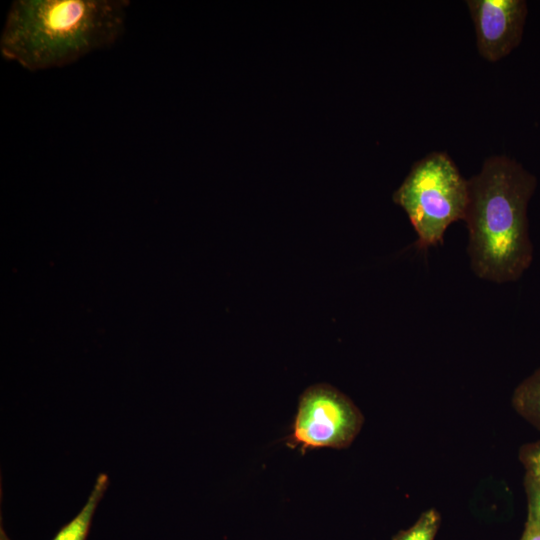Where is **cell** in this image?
<instances>
[{
  "instance_id": "8",
  "label": "cell",
  "mask_w": 540,
  "mask_h": 540,
  "mask_svg": "<svg viewBox=\"0 0 540 540\" xmlns=\"http://www.w3.org/2000/svg\"><path fill=\"white\" fill-rule=\"evenodd\" d=\"M439 526V515L428 510L409 529L398 533L393 540H433Z\"/></svg>"
},
{
  "instance_id": "6",
  "label": "cell",
  "mask_w": 540,
  "mask_h": 540,
  "mask_svg": "<svg viewBox=\"0 0 540 540\" xmlns=\"http://www.w3.org/2000/svg\"><path fill=\"white\" fill-rule=\"evenodd\" d=\"M108 477L99 474L93 489L78 514L65 524L52 540H86L95 510L107 487Z\"/></svg>"
},
{
  "instance_id": "2",
  "label": "cell",
  "mask_w": 540,
  "mask_h": 540,
  "mask_svg": "<svg viewBox=\"0 0 540 540\" xmlns=\"http://www.w3.org/2000/svg\"><path fill=\"white\" fill-rule=\"evenodd\" d=\"M127 0H16L0 37L1 55L29 71L69 65L112 46L124 31Z\"/></svg>"
},
{
  "instance_id": "11",
  "label": "cell",
  "mask_w": 540,
  "mask_h": 540,
  "mask_svg": "<svg viewBox=\"0 0 540 540\" xmlns=\"http://www.w3.org/2000/svg\"><path fill=\"white\" fill-rule=\"evenodd\" d=\"M533 513L534 519L539 525H540V488L537 490L535 496H534V502H533Z\"/></svg>"
},
{
  "instance_id": "9",
  "label": "cell",
  "mask_w": 540,
  "mask_h": 540,
  "mask_svg": "<svg viewBox=\"0 0 540 540\" xmlns=\"http://www.w3.org/2000/svg\"><path fill=\"white\" fill-rule=\"evenodd\" d=\"M527 465L532 478L540 487V448L528 455Z\"/></svg>"
},
{
  "instance_id": "5",
  "label": "cell",
  "mask_w": 540,
  "mask_h": 540,
  "mask_svg": "<svg viewBox=\"0 0 540 540\" xmlns=\"http://www.w3.org/2000/svg\"><path fill=\"white\" fill-rule=\"evenodd\" d=\"M479 54L496 62L512 52L521 42L527 4L524 0H468Z\"/></svg>"
},
{
  "instance_id": "7",
  "label": "cell",
  "mask_w": 540,
  "mask_h": 540,
  "mask_svg": "<svg viewBox=\"0 0 540 540\" xmlns=\"http://www.w3.org/2000/svg\"><path fill=\"white\" fill-rule=\"evenodd\" d=\"M512 401L521 415L540 428V367L518 385Z\"/></svg>"
},
{
  "instance_id": "1",
  "label": "cell",
  "mask_w": 540,
  "mask_h": 540,
  "mask_svg": "<svg viewBox=\"0 0 540 540\" xmlns=\"http://www.w3.org/2000/svg\"><path fill=\"white\" fill-rule=\"evenodd\" d=\"M537 186L535 175L505 155L488 157L468 180L470 266L481 279L514 282L533 260L528 204Z\"/></svg>"
},
{
  "instance_id": "10",
  "label": "cell",
  "mask_w": 540,
  "mask_h": 540,
  "mask_svg": "<svg viewBox=\"0 0 540 540\" xmlns=\"http://www.w3.org/2000/svg\"><path fill=\"white\" fill-rule=\"evenodd\" d=\"M522 540H540V525L531 517Z\"/></svg>"
},
{
  "instance_id": "3",
  "label": "cell",
  "mask_w": 540,
  "mask_h": 540,
  "mask_svg": "<svg viewBox=\"0 0 540 540\" xmlns=\"http://www.w3.org/2000/svg\"><path fill=\"white\" fill-rule=\"evenodd\" d=\"M392 198L409 217L416 246L427 249L442 244L449 225L465 219L468 180L447 153L432 152L413 164Z\"/></svg>"
},
{
  "instance_id": "4",
  "label": "cell",
  "mask_w": 540,
  "mask_h": 540,
  "mask_svg": "<svg viewBox=\"0 0 540 540\" xmlns=\"http://www.w3.org/2000/svg\"><path fill=\"white\" fill-rule=\"evenodd\" d=\"M362 422L360 411L347 396L329 384H314L300 396L287 444L302 452L345 448Z\"/></svg>"
}]
</instances>
